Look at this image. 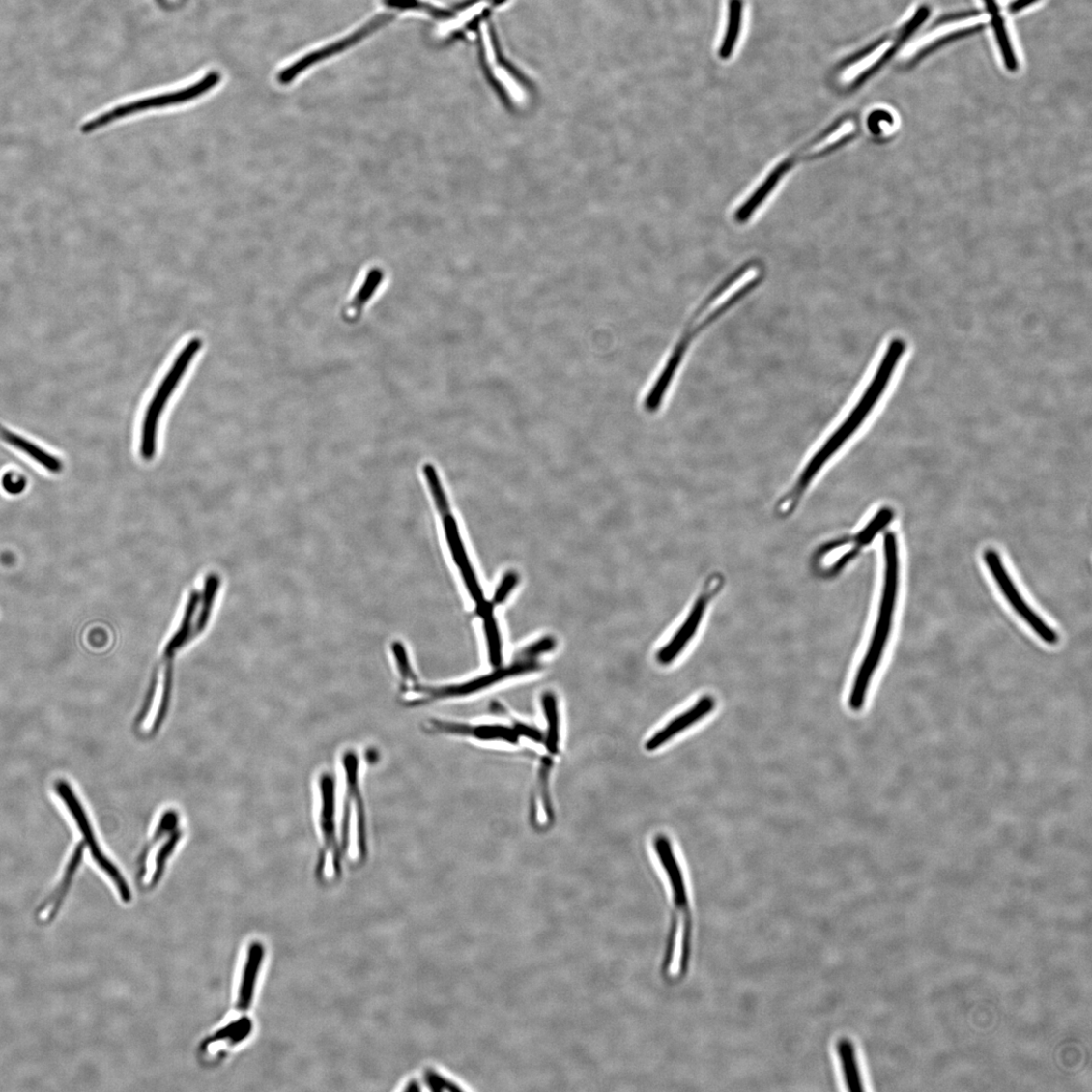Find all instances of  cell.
Returning a JSON list of instances; mask_svg holds the SVG:
<instances>
[{
  "label": "cell",
  "instance_id": "6da1fadb",
  "mask_svg": "<svg viewBox=\"0 0 1092 1092\" xmlns=\"http://www.w3.org/2000/svg\"><path fill=\"white\" fill-rule=\"evenodd\" d=\"M761 276L762 269L758 265L741 269L699 305L644 392L642 408L646 414L655 415L663 409L692 345L712 323L754 288Z\"/></svg>",
  "mask_w": 1092,
  "mask_h": 1092
},
{
  "label": "cell",
  "instance_id": "7a4b0ae2",
  "mask_svg": "<svg viewBox=\"0 0 1092 1092\" xmlns=\"http://www.w3.org/2000/svg\"><path fill=\"white\" fill-rule=\"evenodd\" d=\"M905 352V343L903 339L894 338L889 342L876 375L873 376L858 402L811 457L794 487L780 500L778 509L781 512H791L797 506L817 475L862 427L871 412L881 400Z\"/></svg>",
  "mask_w": 1092,
  "mask_h": 1092
},
{
  "label": "cell",
  "instance_id": "3957f363",
  "mask_svg": "<svg viewBox=\"0 0 1092 1092\" xmlns=\"http://www.w3.org/2000/svg\"><path fill=\"white\" fill-rule=\"evenodd\" d=\"M884 555L885 577L876 626L848 697V706L854 711L864 707L873 675L883 657L891 630L895 603H897L900 560L898 539L892 532L885 535Z\"/></svg>",
  "mask_w": 1092,
  "mask_h": 1092
},
{
  "label": "cell",
  "instance_id": "277c9868",
  "mask_svg": "<svg viewBox=\"0 0 1092 1092\" xmlns=\"http://www.w3.org/2000/svg\"><path fill=\"white\" fill-rule=\"evenodd\" d=\"M342 779L339 799L340 840L345 859L363 863L369 853L367 808L362 788L361 759L357 750L345 749L340 757Z\"/></svg>",
  "mask_w": 1092,
  "mask_h": 1092
},
{
  "label": "cell",
  "instance_id": "5b68a950",
  "mask_svg": "<svg viewBox=\"0 0 1092 1092\" xmlns=\"http://www.w3.org/2000/svg\"><path fill=\"white\" fill-rule=\"evenodd\" d=\"M336 776L321 771L315 783V825L318 839L316 876L330 881L341 876L345 860L340 840L339 794Z\"/></svg>",
  "mask_w": 1092,
  "mask_h": 1092
},
{
  "label": "cell",
  "instance_id": "8992f818",
  "mask_svg": "<svg viewBox=\"0 0 1092 1092\" xmlns=\"http://www.w3.org/2000/svg\"><path fill=\"white\" fill-rule=\"evenodd\" d=\"M203 346L204 340L201 337L190 338L174 358L156 390L153 391L143 413L139 433V454L144 462H152L157 457L164 413Z\"/></svg>",
  "mask_w": 1092,
  "mask_h": 1092
},
{
  "label": "cell",
  "instance_id": "52a82bcc",
  "mask_svg": "<svg viewBox=\"0 0 1092 1092\" xmlns=\"http://www.w3.org/2000/svg\"><path fill=\"white\" fill-rule=\"evenodd\" d=\"M423 474L434 504L442 517L445 535L452 560L458 571H460L469 594L475 604L477 616L482 618L490 613V611H494L495 607L490 601H487L484 596L482 586H480L474 570L460 530H458L457 522L452 514L449 501L439 472H437L432 465L426 464L423 467Z\"/></svg>",
  "mask_w": 1092,
  "mask_h": 1092
},
{
  "label": "cell",
  "instance_id": "ba28073f",
  "mask_svg": "<svg viewBox=\"0 0 1092 1092\" xmlns=\"http://www.w3.org/2000/svg\"><path fill=\"white\" fill-rule=\"evenodd\" d=\"M539 669L540 666L537 661L516 659L513 664L507 667L495 668L493 672L468 681L439 685H426L419 682L402 694V704L409 708H418L435 704L461 701V699L483 692L509 678L531 674Z\"/></svg>",
  "mask_w": 1092,
  "mask_h": 1092
},
{
  "label": "cell",
  "instance_id": "9c48e42d",
  "mask_svg": "<svg viewBox=\"0 0 1092 1092\" xmlns=\"http://www.w3.org/2000/svg\"><path fill=\"white\" fill-rule=\"evenodd\" d=\"M221 80L220 73L216 72H210L204 79L198 83L192 84L180 92L168 93L149 99H144L130 103L119 105L109 111L101 113V115L87 120L80 126V132L83 135H90L97 130L115 123L116 121L126 118L136 113L148 111L152 108H159L173 104H180L198 99L213 89Z\"/></svg>",
  "mask_w": 1092,
  "mask_h": 1092
},
{
  "label": "cell",
  "instance_id": "30bf717a",
  "mask_svg": "<svg viewBox=\"0 0 1092 1092\" xmlns=\"http://www.w3.org/2000/svg\"><path fill=\"white\" fill-rule=\"evenodd\" d=\"M55 790L65 804L68 805L71 814L75 819L78 828L83 836L85 845L90 847L92 856L99 867L106 874V876L113 881L117 887L120 897L123 902L129 903L132 899V894L123 877L118 868L107 859L102 853L99 843L95 837L93 827L89 818H87L84 808L76 797L74 791L72 790L71 785L64 780H59L55 783Z\"/></svg>",
  "mask_w": 1092,
  "mask_h": 1092
},
{
  "label": "cell",
  "instance_id": "8fae6325",
  "mask_svg": "<svg viewBox=\"0 0 1092 1092\" xmlns=\"http://www.w3.org/2000/svg\"><path fill=\"white\" fill-rule=\"evenodd\" d=\"M423 730L433 735L471 739L478 742H506L516 745L519 735L514 730L501 724H472L445 717H429Z\"/></svg>",
  "mask_w": 1092,
  "mask_h": 1092
},
{
  "label": "cell",
  "instance_id": "7c38bea8",
  "mask_svg": "<svg viewBox=\"0 0 1092 1092\" xmlns=\"http://www.w3.org/2000/svg\"><path fill=\"white\" fill-rule=\"evenodd\" d=\"M983 558H985V561L992 577L997 582L1002 594L1006 596L1010 604L1016 610V613L1031 626L1045 643L1055 645L1058 642L1057 633L1050 626H1048L1045 621L1034 613L1031 607L1024 602L1007 572L1006 567H1004L999 555L993 550H988Z\"/></svg>",
  "mask_w": 1092,
  "mask_h": 1092
},
{
  "label": "cell",
  "instance_id": "4fadbf2b",
  "mask_svg": "<svg viewBox=\"0 0 1092 1092\" xmlns=\"http://www.w3.org/2000/svg\"><path fill=\"white\" fill-rule=\"evenodd\" d=\"M719 585V579L712 578L705 591L695 601L689 616L681 627L676 630L674 637L659 650L657 659L661 665L667 666L673 663L692 641L699 626L702 624L708 603Z\"/></svg>",
  "mask_w": 1092,
  "mask_h": 1092
},
{
  "label": "cell",
  "instance_id": "5bb4252c",
  "mask_svg": "<svg viewBox=\"0 0 1092 1092\" xmlns=\"http://www.w3.org/2000/svg\"><path fill=\"white\" fill-rule=\"evenodd\" d=\"M715 705L716 702L712 696L705 695L702 697L691 708L672 719L667 726L657 733H654L646 742V750L653 752L665 746L667 742L676 734L683 733L710 714L714 710Z\"/></svg>",
  "mask_w": 1092,
  "mask_h": 1092
},
{
  "label": "cell",
  "instance_id": "9a60e30c",
  "mask_svg": "<svg viewBox=\"0 0 1092 1092\" xmlns=\"http://www.w3.org/2000/svg\"><path fill=\"white\" fill-rule=\"evenodd\" d=\"M833 1054L841 1083L848 1091L865 1090L856 1044L848 1036H839L833 1044Z\"/></svg>",
  "mask_w": 1092,
  "mask_h": 1092
},
{
  "label": "cell",
  "instance_id": "2e32d148",
  "mask_svg": "<svg viewBox=\"0 0 1092 1092\" xmlns=\"http://www.w3.org/2000/svg\"><path fill=\"white\" fill-rule=\"evenodd\" d=\"M389 16L390 15H381L378 18L371 21L370 24H368L367 26H365L364 28H362L361 30L357 32L356 34L352 35L351 37H348L343 41L335 43H333V45H331V46H330V47H328L324 50L312 53L309 56H305L302 60L295 63L293 65V67L287 69L286 71H283L278 76L279 82L281 84H289L302 72H303L305 69H308L309 67H311V65L313 63L318 62V61H320V60H322V59H324L328 56H330L332 54L338 53L341 50L345 49L346 47L354 45V43H356L359 40L365 37L370 32H373L375 30H377L378 28H380L383 24L387 23V21L389 20Z\"/></svg>",
  "mask_w": 1092,
  "mask_h": 1092
},
{
  "label": "cell",
  "instance_id": "e0dca14e",
  "mask_svg": "<svg viewBox=\"0 0 1092 1092\" xmlns=\"http://www.w3.org/2000/svg\"><path fill=\"white\" fill-rule=\"evenodd\" d=\"M400 1091H461L469 1090L460 1079L453 1078L445 1070L433 1066L424 1067L409 1077L400 1084Z\"/></svg>",
  "mask_w": 1092,
  "mask_h": 1092
},
{
  "label": "cell",
  "instance_id": "ac0fdd59",
  "mask_svg": "<svg viewBox=\"0 0 1092 1092\" xmlns=\"http://www.w3.org/2000/svg\"><path fill=\"white\" fill-rule=\"evenodd\" d=\"M854 132L855 124L853 121H841L832 129H826L819 137L800 149L795 153V156L790 159L793 164L802 159L818 158L841 145L848 137L853 135Z\"/></svg>",
  "mask_w": 1092,
  "mask_h": 1092
},
{
  "label": "cell",
  "instance_id": "d6986e66",
  "mask_svg": "<svg viewBox=\"0 0 1092 1092\" xmlns=\"http://www.w3.org/2000/svg\"><path fill=\"white\" fill-rule=\"evenodd\" d=\"M265 958V949L259 943H254L248 951L242 985L238 994V1008L248 1010L253 999L256 980L262 961Z\"/></svg>",
  "mask_w": 1092,
  "mask_h": 1092
},
{
  "label": "cell",
  "instance_id": "ffe728a7",
  "mask_svg": "<svg viewBox=\"0 0 1092 1092\" xmlns=\"http://www.w3.org/2000/svg\"><path fill=\"white\" fill-rule=\"evenodd\" d=\"M541 705L546 720L544 746L551 755H557L560 752V719L556 694L550 691L543 693Z\"/></svg>",
  "mask_w": 1092,
  "mask_h": 1092
},
{
  "label": "cell",
  "instance_id": "44dd1931",
  "mask_svg": "<svg viewBox=\"0 0 1092 1092\" xmlns=\"http://www.w3.org/2000/svg\"><path fill=\"white\" fill-rule=\"evenodd\" d=\"M930 8L928 6H922L919 10H917L912 18L903 28L900 37L897 42H895L894 45L890 49H888V51H886L885 54L876 64H874L871 69H869L858 78L859 83L863 82L872 74L878 72L883 67V65H885L890 59H892L895 53H897L901 49L907 39L925 23L930 15Z\"/></svg>",
  "mask_w": 1092,
  "mask_h": 1092
},
{
  "label": "cell",
  "instance_id": "7402d4cb",
  "mask_svg": "<svg viewBox=\"0 0 1092 1092\" xmlns=\"http://www.w3.org/2000/svg\"><path fill=\"white\" fill-rule=\"evenodd\" d=\"M0 439L19 449L20 451L27 453L29 456L34 458L36 462L41 464L43 468H46L49 472L55 474L61 472L62 465L57 460V458L39 448L27 440L23 439V437L11 432L2 425H0Z\"/></svg>",
  "mask_w": 1092,
  "mask_h": 1092
},
{
  "label": "cell",
  "instance_id": "603a6c76",
  "mask_svg": "<svg viewBox=\"0 0 1092 1092\" xmlns=\"http://www.w3.org/2000/svg\"><path fill=\"white\" fill-rule=\"evenodd\" d=\"M84 849H85V843H84V841H81L77 845V847L74 850V853H73V855L71 859V862L69 864V867L67 869V872H65V874H64V877L62 879L60 886L55 891V893L52 895L50 900H48L46 902V904L43 905V907L40 909V911H43L49 905L53 904L52 910L49 914L50 920L54 919V917L56 916V913H58L59 908L61 907V905L64 901V898L67 897V894L70 890V887L72 885V879L75 876V873H76L80 863L82 862Z\"/></svg>",
  "mask_w": 1092,
  "mask_h": 1092
},
{
  "label": "cell",
  "instance_id": "cb8c5ba5",
  "mask_svg": "<svg viewBox=\"0 0 1092 1092\" xmlns=\"http://www.w3.org/2000/svg\"><path fill=\"white\" fill-rule=\"evenodd\" d=\"M382 279L383 273L380 272L374 271L368 273L359 293L355 296L352 302L347 305V313L345 316L348 317L349 321L356 320L359 317L366 302L375 295Z\"/></svg>",
  "mask_w": 1092,
  "mask_h": 1092
},
{
  "label": "cell",
  "instance_id": "d4e9b609",
  "mask_svg": "<svg viewBox=\"0 0 1092 1092\" xmlns=\"http://www.w3.org/2000/svg\"><path fill=\"white\" fill-rule=\"evenodd\" d=\"M485 635L487 638L489 661L494 668L503 663V644L495 614L491 613L482 618Z\"/></svg>",
  "mask_w": 1092,
  "mask_h": 1092
},
{
  "label": "cell",
  "instance_id": "484cf974",
  "mask_svg": "<svg viewBox=\"0 0 1092 1092\" xmlns=\"http://www.w3.org/2000/svg\"><path fill=\"white\" fill-rule=\"evenodd\" d=\"M741 0H731L729 25L724 39L722 47L719 50V56L723 59H729L733 54L735 43L738 39L740 24H741Z\"/></svg>",
  "mask_w": 1092,
  "mask_h": 1092
},
{
  "label": "cell",
  "instance_id": "4316f807",
  "mask_svg": "<svg viewBox=\"0 0 1092 1092\" xmlns=\"http://www.w3.org/2000/svg\"><path fill=\"white\" fill-rule=\"evenodd\" d=\"M991 26L995 33L998 46L1000 48L1002 58L1006 67L1010 72H1015L1018 69V60L1016 58L1006 25H1004L1003 18L997 14L991 17Z\"/></svg>",
  "mask_w": 1092,
  "mask_h": 1092
},
{
  "label": "cell",
  "instance_id": "83f0119b",
  "mask_svg": "<svg viewBox=\"0 0 1092 1092\" xmlns=\"http://www.w3.org/2000/svg\"><path fill=\"white\" fill-rule=\"evenodd\" d=\"M182 837L183 833L179 828L177 829V831H174L172 834H170L167 841L161 846L156 859V870L155 872H153L151 880L152 885L158 884L161 879L166 863L170 856L173 854V851L176 850V848L180 844Z\"/></svg>",
  "mask_w": 1092,
  "mask_h": 1092
},
{
  "label": "cell",
  "instance_id": "f1b7e54d",
  "mask_svg": "<svg viewBox=\"0 0 1092 1092\" xmlns=\"http://www.w3.org/2000/svg\"><path fill=\"white\" fill-rule=\"evenodd\" d=\"M894 514L890 508L881 509L868 526L856 536L855 543L858 548L868 545L891 522Z\"/></svg>",
  "mask_w": 1092,
  "mask_h": 1092
},
{
  "label": "cell",
  "instance_id": "f546056e",
  "mask_svg": "<svg viewBox=\"0 0 1092 1092\" xmlns=\"http://www.w3.org/2000/svg\"><path fill=\"white\" fill-rule=\"evenodd\" d=\"M985 28H986V25L981 24V25H977V26H974V27H971V28L964 29V30H959V31H956L954 33L948 34V35H946V36H944L940 39H937L936 41L932 43L931 45L927 46L924 50H922L919 54H917L915 56V58L912 60L911 63L914 64L915 62L922 60L923 58H925L929 54L933 53L936 49L947 45V43H949L953 41L963 39V38L968 37L970 35L977 34Z\"/></svg>",
  "mask_w": 1092,
  "mask_h": 1092
},
{
  "label": "cell",
  "instance_id": "4dcf8cb0",
  "mask_svg": "<svg viewBox=\"0 0 1092 1092\" xmlns=\"http://www.w3.org/2000/svg\"><path fill=\"white\" fill-rule=\"evenodd\" d=\"M557 647V641L553 637H544L535 643L522 648L516 655L517 660H530L536 661L541 655L551 652Z\"/></svg>",
  "mask_w": 1092,
  "mask_h": 1092
},
{
  "label": "cell",
  "instance_id": "1f68e13d",
  "mask_svg": "<svg viewBox=\"0 0 1092 1092\" xmlns=\"http://www.w3.org/2000/svg\"><path fill=\"white\" fill-rule=\"evenodd\" d=\"M518 574L513 571L508 572L499 584L493 600L490 601L491 604L494 607H497L498 605L504 603L518 585Z\"/></svg>",
  "mask_w": 1092,
  "mask_h": 1092
},
{
  "label": "cell",
  "instance_id": "d6a6232c",
  "mask_svg": "<svg viewBox=\"0 0 1092 1092\" xmlns=\"http://www.w3.org/2000/svg\"><path fill=\"white\" fill-rule=\"evenodd\" d=\"M26 478L14 473H8L3 477V488L11 495L20 494L26 489Z\"/></svg>",
  "mask_w": 1092,
  "mask_h": 1092
},
{
  "label": "cell",
  "instance_id": "836d02e7",
  "mask_svg": "<svg viewBox=\"0 0 1092 1092\" xmlns=\"http://www.w3.org/2000/svg\"><path fill=\"white\" fill-rule=\"evenodd\" d=\"M980 14H981L980 11L971 10V11L960 12V13L944 15L941 18H938L934 21L932 29L936 28L938 26L946 25L948 23H952V21H955V20H961V19L975 17V16H978Z\"/></svg>",
  "mask_w": 1092,
  "mask_h": 1092
},
{
  "label": "cell",
  "instance_id": "e575fe53",
  "mask_svg": "<svg viewBox=\"0 0 1092 1092\" xmlns=\"http://www.w3.org/2000/svg\"><path fill=\"white\" fill-rule=\"evenodd\" d=\"M514 724H515L514 730L516 731V733H518L519 736H526V737H528V738H530V739H532L535 742L544 741V737H543L542 733L538 730H536L535 728H532L531 726H528V725L522 724V723H518V722H516Z\"/></svg>",
  "mask_w": 1092,
  "mask_h": 1092
},
{
  "label": "cell",
  "instance_id": "d590c367",
  "mask_svg": "<svg viewBox=\"0 0 1092 1092\" xmlns=\"http://www.w3.org/2000/svg\"><path fill=\"white\" fill-rule=\"evenodd\" d=\"M1036 2H1038V0H1015V2L1010 5L1009 11L1010 13L1016 14Z\"/></svg>",
  "mask_w": 1092,
  "mask_h": 1092
},
{
  "label": "cell",
  "instance_id": "8d00e7d4",
  "mask_svg": "<svg viewBox=\"0 0 1092 1092\" xmlns=\"http://www.w3.org/2000/svg\"><path fill=\"white\" fill-rule=\"evenodd\" d=\"M983 2H985L987 10L990 14H991V15L997 14L999 13V7L996 3V0H983Z\"/></svg>",
  "mask_w": 1092,
  "mask_h": 1092
},
{
  "label": "cell",
  "instance_id": "74e56055",
  "mask_svg": "<svg viewBox=\"0 0 1092 1092\" xmlns=\"http://www.w3.org/2000/svg\"><path fill=\"white\" fill-rule=\"evenodd\" d=\"M158 2H159V3H162V0H158Z\"/></svg>",
  "mask_w": 1092,
  "mask_h": 1092
}]
</instances>
